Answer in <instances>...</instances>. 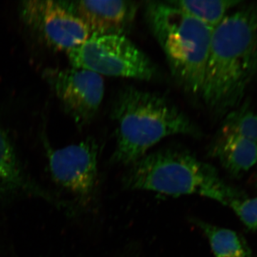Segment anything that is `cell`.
I'll return each instance as SVG.
<instances>
[{
	"mask_svg": "<svg viewBox=\"0 0 257 257\" xmlns=\"http://www.w3.org/2000/svg\"><path fill=\"white\" fill-rule=\"evenodd\" d=\"M257 77V2L241 5L213 30L201 96L226 116L241 104Z\"/></svg>",
	"mask_w": 257,
	"mask_h": 257,
	"instance_id": "obj_1",
	"label": "cell"
},
{
	"mask_svg": "<svg viewBox=\"0 0 257 257\" xmlns=\"http://www.w3.org/2000/svg\"><path fill=\"white\" fill-rule=\"evenodd\" d=\"M111 114L116 124L111 160L119 165H133L167 137L200 135L192 120L166 96L133 86L119 91Z\"/></svg>",
	"mask_w": 257,
	"mask_h": 257,
	"instance_id": "obj_2",
	"label": "cell"
},
{
	"mask_svg": "<svg viewBox=\"0 0 257 257\" xmlns=\"http://www.w3.org/2000/svg\"><path fill=\"white\" fill-rule=\"evenodd\" d=\"M145 18L184 90L201 96L213 29L167 3L148 2Z\"/></svg>",
	"mask_w": 257,
	"mask_h": 257,
	"instance_id": "obj_3",
	"label": "cell"
},
{
	"mask_svg": "<svg viewBox=\"0 0 257 257\" xmlns=\"http://www.w3.org/2000/svg\"><path fill=\"white\" fill-rule=\"evenodd\" d=\"M131 166L123 184L132 190L175 197L197 194L224 204L231 187L213 166L187 150L164 149L145 155Z\"/></svg>",
	"mask_w": 257,
	"mask_h": 257,
	"instance_id": "obj_4",
	"label": "cell"
},
{
	"mask_svg": "<svg viewBox=\"0 0 257 257\" xmlns=\"http://www.w3.org/2000/svg\"><path fill=\"white\" fill-rule=\"evenodd\" d=\"M68 57L74 68L100 76L150 81L157 74L155 64L123 35H92Z\"/></svg>",
	"mask_w": 257,
	"mask_h": 257,
	"instance_id": "obj_5",
	"label": "cell"
},
{
	"mask_svg": "<svg viewBox=\"0 0 257 257\" xmlns=\"http://www.w3.org/2000/svg\"><path fill=\"white\" fill-rule=\"evenodd\" d=\"M21 12L25 23L55 50L68 52L91 36L87 25L63 3L24 2Z\"/></svg>",
	"mask_w": 257,
	"mask_h": 257,
	"instance_id": "obj_6",
	"label": "cell"
},
{
	"mask_svg": "<svg viewBox=\"0 0 257 257\" xmlns=\"http://www.w3.org/2000/svg\"><path fill=\"white\" fill-rule=\"evenodd\" d=\"M45 76L67 112L79 126L95 117L104 95L102 77L86 69H52Z\"/></svg>",
	"mask_w": 257,
	"mask_h": 257,
	"instance_id": "obj_7",
	"label": "cell"
},
{
	"mask_svg": "<svg viewBox=\"0 0 257 257\" xmlns=\"http://www.w3.org/2000/svg\"><path fill=\"white\" fill-rule=\"evenodd\" d=\"M97 159L98 145L92 139L48 153L52 178L85 203L92 198L97 184Z\"/></svg>",
	"mask_w": 257,
	"mask_h": 257,
	"instance_id": "obj_8",
	"label": "cell"
},
{
	"mask_svg": "<svg viewBox=\"0 0 257 257\" xmlns=\"http://www.w3.org/2000/svg\"><path fill=\"white\" fill-rule=\"evenodd\" d=\"M87 25L91 35H123L138 11L135 2L77 1L67 5Z\"/></svg>",
	"mask_w": 257,
	"mask_h": 257,
	"instance_id": "obj_9",
	"label": "cell"
},
{
	"mask_svg": "<svg viewBox=\"0 0 257 257\" xmlns=\"http://www.w3.org/2000/svg\"><path fill=\"white\" fill-rule=\"evenodd\" d=\"M211 150V155L234 177H239L257 164V141L231 134L218 133Z\"/></svg>",
	"mask_w": 257,
	"mask_h": 257,
	"instance_id": "obj_10",
	"label": "cell"
},
{
	"mask_svg": "<svg viewBox=\"0 0 257 257\" xmlns=\"http://www.w3.org/2000/svg\"><path fill=\"white\" fill-rule=\"evenodd\" d=\"M18 190L39 192L24 175L9 137L0 128V194Z\"/></svg>",
	"mask_w": 257,
	"mask_h": 257,
	"instance_id": "obj_11",
	"label": "cell"
},
{
	"mask_svg": "<svg viewBox=\"0 0 257 257\" xmlns=\"http://www.w3.org/2000/svg\"><path fill=\"white\" fill-rule=\"evenodd\" d=\"M195 223L207 236L214 256H252V251L247 241L236 231L201 220H196Z\"/></svg>",
	"mask_w": 257,
	"mask_h": 257,
	"instance_id": "obj_12",
	"label": "cell"
},
{
	"mask_svg": "<svg viewBox=\"0 0 257 257\" xmlns=\"http://www.w3.org/2000/svg\"><path fill=\"white\" fill-rule=\"evenodd\" d=\"M167 3L214 30L226 18L228 11L243 4V2L238 0H181Z\"/></svg>",
	"mask_w": 257,
	"mask_h": 257,
	"instance_id": "obj_13",
	"label": "cell"
},
{
	"mask_svg": "<svg viewBox=\"0 0 257 257\" xmlns=\"http://www.w3.org/2000/svg\"><path fill=\"white\" fill-rule=\"evenodd\" d=\"M219 133L257 141V114L248 104H241L225 116Z\"/></svg>",
	"mask_w": 257,
	"mask_h": 257,
	"instance_id": "obj_14",
	"label": "cell"
},
{
	"mask_svg": "<svg viewBox=\"0 0 257 257\" xmlns=\"http://www.w3.org/2000/svg\"><path fill=\"white\" fill-rule=\"evenodd\" d=\"M248 229L257 231V197H249L232 187L225 201Z\"/></svg>",
	"mask_w": 257,
	"mask_h": 257,
	"instance_id": "obj_15",
	"label": "cell"
},
{
	"mask_svg": "<svg viewBox=\"0 0 257 257\" xmlns=\"http://www.w3.org/2000/svg\"><path fill=\"white\" fill-rule=\"evenodd\" d=\"M256 184H257V175H256Z\"/></svg>",
	"mask_w": 257,
	"mask_h": 257,
	"instance_id": "obj_16",
	"label": "cell"
}]
</instances>
